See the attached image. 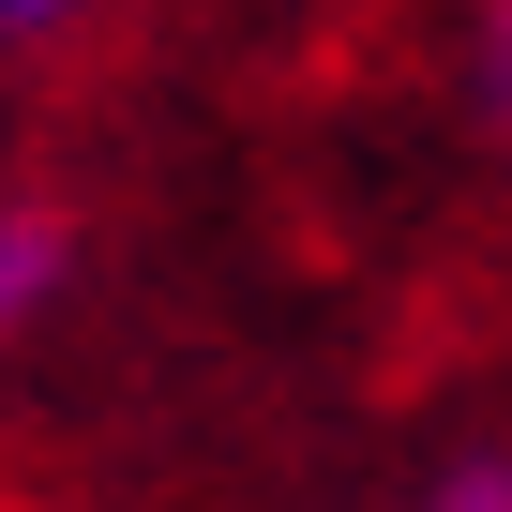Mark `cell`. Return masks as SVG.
<instances>
[{
  "label": "cell",
  "instance_id": "cell-1",
  "mask_svg": "<svg viewBox=\"0 0 512 512\" xmlns=\"http://www.w3.org/2000/svg\"><path fill=\"white\" fill-rule=\"evenodd\" d=\"M61 287H76V226L61 211H0V347H16Z\"/></svg>",
  "mask_w": 512,
  "mask_h": 512
},
{
  "label": "cell",
  "instance_id": "cell-4",
  "mask_svg": "<svg viewBox=\"0 0 512 512\" xmlns=\"http://www.w3.org/2000/svg\"><path fill=\"white\" fill-rule=\"evenodd\" d=\"M61 16H91V0H0V31H61Z\"/></svg>",
  "mask_w": 512,
  "mask_h": 512
},
{
  "label": "cell",
  "instance_id": "cell-3",
  "mask_svg": "<svg viewBox=\"0 0 512 512\" xmlns=\"http://www.w3.org/2000/svg\"><path fill=\"white\" fill-rule=\"evenodd\" d=\"M422 512H512V452H467V467H452Z\"/></svg>",
  "mask_w": 512,
  "mask_h": 512
},
{
  "label": "cell",
  "instance_id": "cell-2",
  "mask_svg": "<svg viewBox=\"0 0 512 512\" xmlns=\"http://www.w3.org/2000/svg\"><path fill=\"white\" fill-rule=\"evenodd\" d=\"M467 76H482V121L512 136V0H482V46H467Z\"/></svg>",
  "mask_w": 512,
  "mask_h": 512
}]
</instances>
